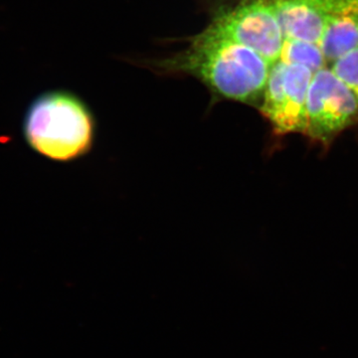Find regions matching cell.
<instances>
[{"mask_svg": "<svg viewBox=\"0 0 358 358\" xmlns=\"http://www.w3.org/2000/svg\"><path fill=\"white\" fill-rule=\"evenodd\" d=\"M280 61L305 66L313 73L329 66L320 44L296 39L284 40Z\"/></svg>", "mask_w": 358, "mask_h": 358, "instance_id": "obj_8", "label": "cell"}, {"mask_svg": "<svg viewBox=\"0 0 358 358\" xmlns=\"http://www.w3.org/2000/svg\"><path fill=\"white\" fill-rule=\"evenodd\" d=\"M329 68L358 99V47L336 59Z\"/></svg>", "mask_w": 358, "mask_h": 358, "instance_id": "obj_9", "label": "cell"}, {"mask_svg": "<svg viewBox=\"0 0 358 358\" xmlns=\"http://www.w3.org/2000/svg\"><path fill=\"white\" fill-rule=\"evenodd\" d=\"M358 124V99L327 67L313 73L307 102L305 136L324 145Z\"/></svg>", "mask_w": 358, "mask_h": 358, "instance_id": "obj_4", "label": "cell"}, {"mask_svg": "<svg viewBox=\"0 0 358 358\" xmlns=\"http://www.w3.org/2000/svg\"><path fill=\"white\" fill-rule=\"evenodd\" d=\"M95 120L79 96L52 90L36 96L26 110L23 136L39 155L70 162L88 154L95 138Z\"/></svg>", "mask_w": 358, "mask_h": 358, "instance_id": "obj_2", "label": "cell"}, {"mask_svg": "<svg viewBox=\"0 0 358 358\" xmlns=\"http://www.w3.org/2000/svg\"><path fill=\"white\" fill-rule=\"evenodd\" d=\"M185 50L155 61L159 72L189 75L224 100L260 106L271 64L256 51L207 27Z\"/></svg>", "mask_w": 358, "mask_h": 358, "instance_id": "obj_1", "label": "cell"}, {"mask_svg": "<svg viewBox=\"0 0 358 358\" xmlns=\"http://www.w3.org/2000/svg\"><path fill=\"white\" fill-rule=\"evenodd\" d=\"M313 73L278 61L272 66L259 110L278 136L306 134L308 88Z\"/></svg>", "mask_w": 358, "mask_h": 358, "instance_id": "obj_5", "label": "cell"}, {"mask_svg": "<svg viewBox=\"0 0 358 358\" xmlns=\"http://www.w3.org/2000/svg\"><path fill=\"white\" fill-rule=\"evenodd\" d=\"M208 27L249 47L272 65L280 61L284 37L275 0H239L232 6H219Z\"/></svg>", "mask_w": 358, "mask_h": 358, "instance_id": "obj_3", "label": "cell"}, {"mask_svg": "<svg viewBox=\"0 0 358 358\" xmlns=\"http://www.w3.org/2000/svg\"><path fill=\"white\" fill-rule=\"evenodd\" d=\"M327 64L358 47V0H343L327 21L320 42Z\"/></svg>", "mask_w": 358, "mask_h": 358, "instance_id": "obj_7", "label": "cell"}, {"mask_svg": "<svg viewBox=\"0 0 358 358\" xmlns=\"http://www.w3.org/2000/svg\"><path fill=\"white\" fill-rule=\"evenodd\" d=\"M343 0H275L285 39L320 44L331 14Z\"/></svg>", "mask_w": 358, "mask_h": 358, "instance_id": "obj_6", "label": "cell"}]
</instances>
